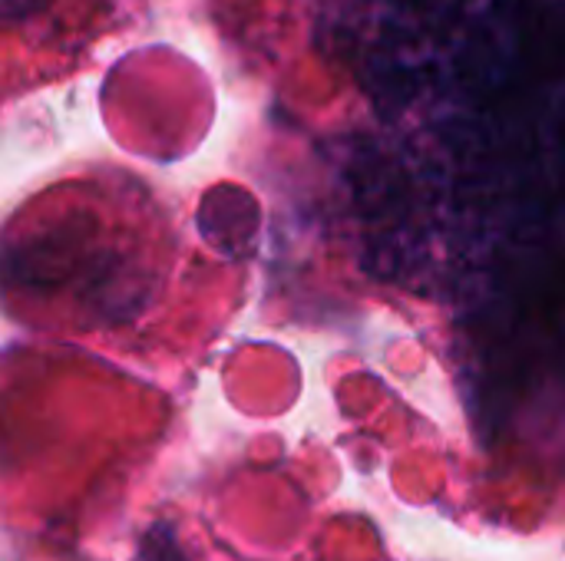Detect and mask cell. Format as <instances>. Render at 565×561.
Wrapping results in <instances>:
<instances>
[{"label":"cell","mask_w":565,"mask_h":561,"mask_svg":"<svg viewBox=\"0 0 565 561\" xmlns=\"http://www.w3.org/2000/svg\"><path fill=\"white\" fill-rule=\"evenodd\" d=\"M136 561H189V559H185V552H182V546H179V539H175L172 526L156 522V526H149V529L142 532L139 549H136Z\"/></svg>","instance_id":"1"},{"label":"cell","mask_w":565,"mask_h":561,"mask_svg":"<svg viewBox=\"0 0 565 561\" xmlns=\"http://www.w3.org/2000/svg\"><path fill=\"white\" fill-rule=\"evenodd\" d=\"M46 0H3V13L13 20V17H20V13H33L36 7H43Z\"/></svg>","instance_id":"2"}]
</instances>
